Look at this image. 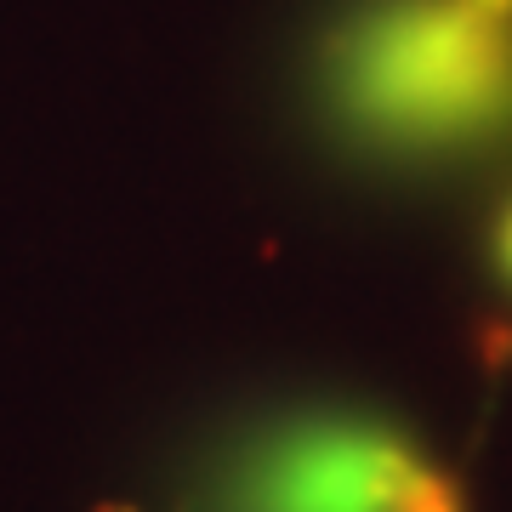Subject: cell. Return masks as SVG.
I'll use <instances>...</instances> for the list:
<instances>
[{
  "label": "cell",
  "mask_w": 512,
  "mask_h": 512,
  "mask_svg": "<svg viewBox=\"0 0 512 512\" xmlns=\"http://www.w3.org/2000/svg\"><path fill=\"white\" fill-rule=\"evenodd\" d=\"M222 512H467L461 484L382 427H296L228 484Z\"/></svg>",
  "instance_id": "7a4b0ae2"
},
{
  "label": "cell",
  "mask_w": 512,
  "mask_h": 512,
  "mask_svg": "<svg viewBox=\"0 0 512 512\" xmlns=\"http://www.w3.org/2000/svg\"><path fill=\"white\" fill-rule=\"evenodd\" d=\"M495 262H501V274L512 279V205L501 211V228H495Z\"/></svg>",
  "instance_id": "3957f363"
},
{
  "label": "cell",
  "mask_w": 512,
  "mask_h": 512,
  "mask_svg": "<svg viewBox=\"0 0 512 512\" xmlns=\"http://www.w3.org/2000/svg\"><path fill=\"white\" fill-rule=\"evenodd\" d=\"M330 97L393 148L478 143L512 126V0H387L330 46Z\"/></svg>",
  "instance_id": "6da1fadb"
}]
</instances>
